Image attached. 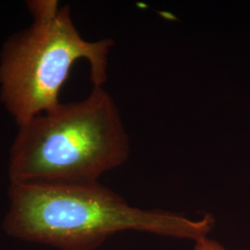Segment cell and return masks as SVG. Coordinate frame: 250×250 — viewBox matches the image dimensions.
I'll use <instances>...</instances> for the list:
<instances>
[{"label":"cell","mask_w":250,"mask_h":250,"mask_svg":"<svg viewBox=\"0 0 250 250\" xmlns=\"http://www.w3.org/2000/svg\"><path fill=\"white\" fill-rule=\"evenodd\" d=\"M2 228L12 238L60 250H94L117 232H146L197 241L213 229L214 217L192 220L177 212L130 205L99 182L9 183Z\"/></svg>","instance_id":"6da1fadb"},{"label":"cell","mask_w":250,"mask_h":250,"mask_svg":"<svg viewBox=\"0 0 250 250\" xmlns=\"http://www.w3.org/2000/svg\"><path fill=\"white\" fill-rule=\"evenodd\" d=\"M18 128L9 150V183H95L130 155L119 107L104 87Z\"/></svg>","instance_id":"7a4b0ae2"},{"label":"cell","mask_w":250,"mask_h":250,"mask_svg":"<svg viewBox=\"0 0 250 250\" xmlns=\"http://www.w3.org/2000/svg\"><path fill=\"white\" fill-rule=\"evenodd\" d=\"M32 23L13 34L0 50V101L17 126L59 107L72 67L89 64L93 87H104L110 38L88 41L75 26L69 6L57 0L27 2Z\"/></svg>","instance_id":"3957f363"},{"label":"cell","mask_w":250,"mask_h":250,"mask_svg":"<svg viewBox=\"0 0 250 250\" xmlns=\"http://www.w3.org/2000/svg\"><path fill=\"white\" fill-rule=\"evenodd\" d=\"M195 242L194 250H226L220 243L210 240L207 236L199 238Z\"/></svg>","instance_id":"277c9868"}]
</instances>
